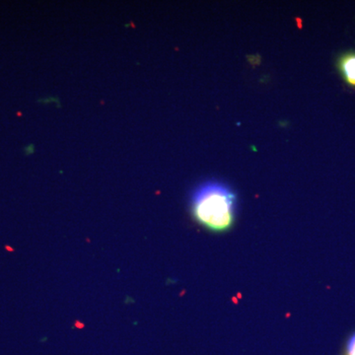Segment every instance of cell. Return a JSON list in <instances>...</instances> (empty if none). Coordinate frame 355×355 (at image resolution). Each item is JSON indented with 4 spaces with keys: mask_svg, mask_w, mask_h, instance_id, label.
Returning a JSON list of instances; mask_svg holds the SVG:
<instances>
[{
    "mask_svg": "<svg viewBox=\"0 0 355 355\" xmlns=\"http://www.w3.org/2000/svg\"><path fill=\"white\" fill-rule=\"evenodd\" d=\"M236 197L224 184L209 182L197 189L191 200L196 220L214 232L227 231L235 219Z\"/></svg>",
    "mask_w": 355,
    "mask_h": 355,
    "instance_id": "obj_1",
    "label": "cell"
},
{
    "mask_svg": "<svg viewBox=\"0 0 355 355\" xmlns=\"http://www.w3.org/2000/svg\"><path fill=\"white\" fill-rule=\"evenodd\" d=\"M340 69L347 83L355 86V53H347L340 58Z\"/></svg>",
    "mask_w": 355,
    "mask_h": 355,
    "instance_id": "obj_2",
    "label": "cell"
},
{
    "mask_svg": "<svg viewBox=\"0 0 355 355\" xmlns=\"http://www.w3.org/2000/svg\"><path fill=\"white\" fill-rule=\"evenodd\" d=\"M347 355H355V334L347 343Z\"/></svg>",
    "mask_w": 355,
    "mask_h": 355,
    "instance_id": "obj_3",
    "label": "cell"
}]
</instances>
